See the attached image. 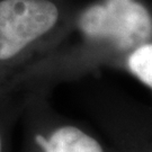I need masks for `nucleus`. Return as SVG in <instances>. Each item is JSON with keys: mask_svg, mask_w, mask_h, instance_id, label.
I'll use <instances>...</instances> for the list:
<instances>
[{"mask_svg": "<svg viewBox=\"0 0 152 152\" xmlns=\"http://www.w3.org/2000/svg\"><path fill=\"white\" fill-rule=\"evenodd\" d=\"M59 11L49 0L0 1V60L16 56L58 22Z\"/></svg>", "mask_w": 152, "mask_h": 152, "instance_id": "nucleus-1", "label": "nucleus"}, {"mask_svg": "<svg viewBox=\"0 0 152 152\" xmlns=\"http://www.w3.org/2000/svg\"><path fill=\"white\" fill-rule=\"evenodd\" d=\"M129 66L131 71L135 75L148 87H152V45H142L130 55Z\"/></svg>", "mask_w": 152, "mask_h": 152, "instance_id": "nucleus-4", "label": "nucleus"}, {"mask_svg": "<svg viewBox=\"0 0 152 152\" xmlns=\"http://www.w3.org/2000/svg\"><path fill=\"white\" fill-rule=\"evenodd\" d=\"M83 32L91 36L114 37L130 45L151 34V19L145 8L134 0H107L89 8L80 19Z\"/></svg>", "mask_w": 152, "mask_h": 152, "instance_id": "nucleus-2", "label": "nucleus"}, {"mask_svg": "<svg viewBox=\"0 0 152 152\" xmlns=\"http://www.w3.org/2000/svg\"><path fill=\"white\" fill-rule=\"evenodd\" d=\"M0 152H2V142H1V136H0Z\"/></svg>", "mask_w": 152, "mask_h": 152, "instance_id": "nucleus-5", "label": "nucleus"}, {"mask_svg": "<svg viewBox=\"0 0 152 152\" xmlns=\"http://www.w3.org/2000/svg\"><path fill=\"white\" fill-rule=\"evenodd\" d=\"M35 140L44 152H104L94 137L75 126L56 130L49 141L42 135H36Z\"/></svg>", "mask_w": 152, "mask_h": 152, "instance_id": "nucleus-3", "label": "nucleus"}]
</instances>
